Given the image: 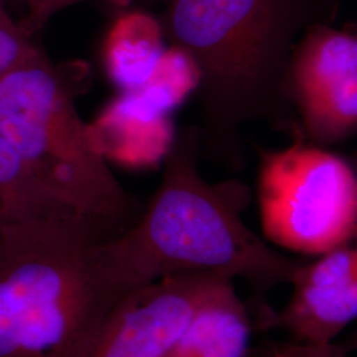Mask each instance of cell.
I'll return each instance as SVG.
<instances>
[{
    "mask_svg": "<svg viewBox=\"0 0 357 357\" xmlns=\"http://www.w3.org/2000/svg\"><path fill=\"white\" fill-rule=\"evenodd\" d=\"M88 0H26V13L17 23L23 32L33 38L52 17L68 7ZM115 4H126L130 0H110Z\"/></svg>",
    "mask_w": 357,
    "mask_h": 357,
    "instance_id": "obj_15",
    "label": "cell"
},
{
    "mask_svg": "<svg viewBox=\"0 0 357 357\" xmlns=\"http://www.w3.org/2000/svg\"><path fill=\"white\" fill-rule=\"evenodd\" d=\"M351 163L354 165L355 169L357 171V151L356 153H354V155H352V158H351Z\"/></svg>",
    "mask_w": 357,
    "mask_h": 357,
    "instance_id": "obj_17",
    "label": "cell"
},
{
    "mask_svg": "<svg viewBox=\"0 0 357 357\" xmlns=\"http://www.w3.org/2000/svg\"><path fill=\"white\" fill-rule=\"evenodd\" d=\"M162 22L142 11L121 15L107 32L103 63L121 91L138 89L166 51Z\"/></svg>",
    "mask_w": 357,
    "mask_h": 357,
    "instance_id": "obj_11",
    "label": "cell"
},
{
    "mask_svg": "<svg viewBox=\"0 0 357 357\" xmlns=\"http://www.w3.org/2000/svg\"><path fill=\"white\" fill-rule=\"evenodd\" d=\"M199 84L200 72L191 57L178 47L169 45L150 78L141 88L131 91L139 93L159 109L171 113L197 91Z\"/></svg>",
    "mask_w": 357,
    "mask_h": 357,
    "instance_id": "obj_13",
    "label": "cell"
},
{
    "mask_svg": "<svg viewBox=\"0 0 357 357\" xmlns=\"http://www.w3.org/2000/svg\"><path fill=\"white\" fill-rule=\"evenodd\" d=\"M274 357H284L282 355L281 352L278 351V349H275V352H274Z\"/></svg>",
    "mask_w": 357,
    "mask_h": 357,
    "instance_id": "obj_18",
    "label": "cell"
},
{
    "mask_svg": "<svg viewBox=\"0 0 357 357\" xmlns=\"http://www.w3.org/2000/svg\"><path fill=\"white\" fill-rule=\"evenodd\" d=\"M252 321L233 281L196 314L165 357H250Z\"/></svg>",
    "mask_w": 357,
    "mask_h": 357,
    "instance_id": "obj_10",
    "label": "cell"
},
{
    "mask_svg": "<svg viewBox=\"0 0 357 357\" xmlns=\"http://www.w3.org/2000/svg\"><path fill=\"white\" fill-rule=\"evenodd\" d=\"M284 357H345L344 347L335 343L326 345L303 344L293 342L277 348Z\"/></svg>",
    "mask_w": 357,
    "mask_h": 357,
    "instance_id": "obj_16",
    "label": "cell"
},
{
    "mask_svg": "<svg viewBox=\"0 0 357 357\" xmlns=\"http://www.w3.org/2000/svg\"><path fill=\"white\" fill-rule=\"evenodd\" d=\"M229 281L215 273H178L131 290L112 310L85 357H165Z\"/></svg>",
    "mask_w": 357,
    "mask_h": 357,
    "instance_id": "obj_7",
    "label": "cell"
},
{
    "mask_svg": "<svg viewBox=\"0 0 357 357\" xmlns=\"http://www.w3.org/2000/svg\"><path fill=\"white\" fill-rule=\"evenodd\" d=\"M200 156V128H183L141 216L103 245L115 280L128 290L178 273H215L259 291L291 284L302 264L274 249L243 220L250 188L236 178L206 181Z\"/></svg>",
    "mask_w": 357,
    "mask_h": 357,
    "instance_id": "obj_1",
    "label": "cell"
},
{
    "mask_svg": "<svg viewBox=\"0 0 357 357\" xmlns=\"http://www.w3.org/2000/svg\"><path fill=\"white\" fill-rule=\"evenodd\" d=\"M70 215L84 213L52 191L0 137V231L15 222Z\"/></svg>",
    "mask_w": 357,
    "mask_h": 357,
    "instance_id": "obj_12",
    "label": "cell"
},
{
    "mask_svg": "<svg viewBox=\"0 0 357 357\" xmlns=\"http://www.w3.org/2000/svg\"><path fill=\"white\" fill-rule=\"evenodd\" d=\"M122 230L86 215L0 231V357H85L118 302L103 245Z\"/></svg>",
    "mask_w": 357,
    "mask_h": 357,
    "instance_id": "obj_3",
    "label": "cell"
},
{
    "mask_svg": "<svg viewBox=\"0 0 357 357\" xmlns=\"http://www.w3.org/2000/svg\"><path fill=\"white\" fill-rule=\"evenodd\" d=\"M41 48L7 13L0 0V76L36 54Z\"/></svg>",
    "mask_w": 357,
    "mask_h": 357,
    "instance_id": "obj_14",
    "label": "cell"
},
{
    "mask_svg": "<svg viewBox=\"0 0 357 357\" xmlns=\"http://www.w3.org/2000/svg\"><path fill=\"white\" fill-rule=\"evenodd\" d=\"M302 264L273 324L294 342L326 345L357 319V230L347 243Z\"/></svg>",
    "mask_w": 357,
    "mask_h": 357,
    "instance_id": "obj_8",
    "label": "cell"
},
{
    "mask_svg": "<svg viewBox=\"0 0 357 357\" xmlns=\"http://www.w3.org/2000/svg\"><path fill=\"white\" fill-rule=\"evenodd\" d=\"M286 89L308 141L327 146L355 135L357 31L308 26L294 45Z\"/></svg>",
    "mask_w": 357,
    "mask_h": 357,
    "instance_id": "obj_6",
    "label": "cell"
},
{
    "mask_svg": "<svg viewBox=\"0 0 357 357\" xmlns=\"http://www.w3.org/2000/svg\"><path fill=\"white\" fill-rule=\"evenodd\" d=\"M315 1L327 0H171L165 36L200 72L202 155L238 167L241 128L257 121L281 123L296 36L324 23L311 16Z\"/></svg>",
    "mask_w": 357,
    "mask_h": 357,
    "instance_id": "obj_2",
    "label": "cell"
},
{
    "mask_svg": "<svg viewBox=\"0 0 357 357\" xmlns=\"http://www.w3.org/2000/svg\"><path fill=\"white\" fill-rule=\"evenodd\" d=\"M258 205L268 243L319 257L357 230V171L321 146L296 141L283 150L258 147Z\"/></svg>",
    "mask_w": 357,
    "mask_h": 357,
    "instance_id": "obj_5",
    "label": "cell"
},
{
    "mask_svg": "<svg viewBox=\"0 0 357 357\" xmlns=\"http://www.w3.org/2000/svg\"><path fill=\"white\" fill-rule=\"evenodd\" d=\"M168 114L137 91H121L88 123L90 141L106 160L131 168L155 166L176 137Z\"/></svg>",
    "mask_w": 357,
    "mask_h": 357,
    "instance_id": "obj_9",
    "label": "cell"
},
{
    "mask_svg": "<svg viewBox=\"0 0 357 357\" xmlns=\"http://www.w3.org/2000/svg\"><path fill=\"white\" fill-rule=\"evenodd\" d=\"M89 76L85 63L54 64L43 50L3 73L0 137L68 204L123 231L144 204L113 175L78 115Z\"/></svg>",
    "mask_w": 357,
    "mask_h": 357,
    "instance_id": "obj_4",
    "label": "cell"
}]
</instances>
